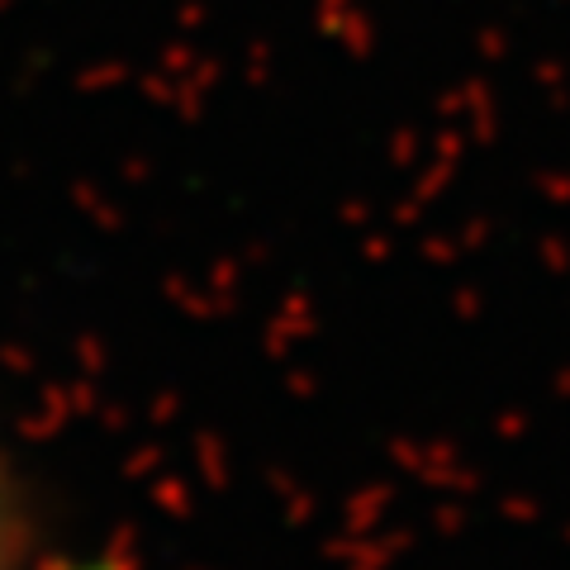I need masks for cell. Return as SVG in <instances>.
<instances>
[{
	"label": "cell",
	"instance_id": "6da1fadb",
	"mask_svg": "<svg viewBox=\"0 0 570 570\" xmlns=\"http://www.w3.org/2000/svg\"><path fill=\"white\" fill-rule=\"evenodd\" d=\"M0 570H20V532H14V504L0 475Z\"/></svg>",
	"mask_w": 570,
	"mask_h": 570
}]
</instances>
